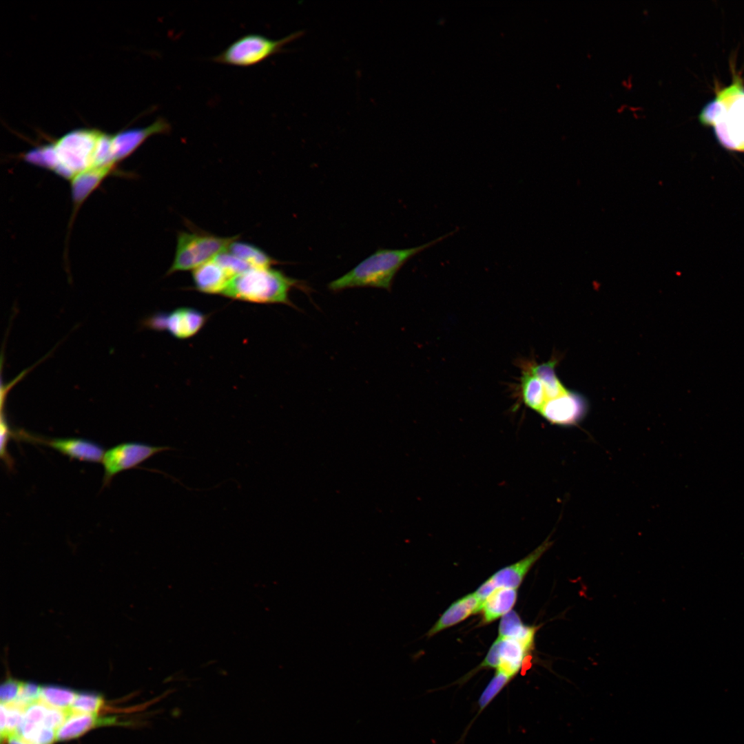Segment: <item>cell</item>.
I'll use <instances>...</instances> for the list:
<instances>
[{
	"label": "cell",
	"instance_id": "obj_4",
	"mask_svg": "<svg viewBox=\"0 0 744 744\" xmlns=\"http://www.w3.org/2000/svg\"><path fill=\"white\" fill-rule=\"evenodd\" d=\"M103 134L93 129H79L68 132L52 143L55 158L53 172L72 180L80 173L96 167Z\"/></svg>",
	"mask_w": 744,
	"mask_h": 744
},
{
	"label": "cell",
	"instance_id": "obj_19",
	"mask_svg": "<svg viewBox=\"0 0 744 744\" xmlns=\"http://www.w3.org/2000/svg\"><path fill=\"white\" fill-rule=\"evenodd\" d=\"M112 719H99L97 714L72 712L56 731L57 741H66L77 738L90 729L100 725L112 723Z\"/></svg>",
	"mask_w": 744,
	"mask_h": 744
},
{
	"label": "cell",
	"instance_id": "obj_3",
	"mask_svg": "<svg viewBox=\"0 0 744 744\" xmlns=\"http://www.w3.org/2000/svg\"><path fill=\"white\" fill-rule=\"evenodd\" d=\"M700 118L705 124L713 126L724 147L744 151V87L738 79L717 92Z\"/></svg>",
	"mask_w": 744,
	"mask_h": 744
},
{
	"label": "cell",
	"instance_id": "obj_13",
	"mask_svg": "<svg viewBox=\"0 0 744 744\" xmlns=\"http://www.w3.org/2000/svg\"><path fill=\"white\" fill-rule=\"evenodd\" d=\"M493 644L499 659L495 672L511 681L520 672L530 652L514 638L498 637Z\"/></svg>",
	"mask_w": 744,
	"mask_h": 744
},
{
	"label": "cell",
	"instance_id": "obj_25",
	"mask_svg": "<svg viewBox=\"0 0 744 744\" xmlns=\"http://www.w3.org/2000/svg\"><path fill=\"white\" fill-rule=\"evenodd\" d=\"M103 704L101 696L91 693H77L70 708L76 713L96 714Z\"/></svg>",
	"mask_w": 744,
	"mask_h": 744
},
{
	"label": "cell",
	"instance_id": "obj_7",
	"mask_svg": "<svg viewBox=\"0 0 744 744\" xmlns=\"http://www.w3.org/2000/svg\"><path fill=\"white\" fill-rule=\"evenodd\" d=\"M174 449L168 446H153L141 442H125L114 446L105 453L102 460L103 486L108 485L119 473L136 468L155 455Z\"/></svg>",
	"mask_w": 744,
	"mask_h": 744
},
{
	"label": "cell",
	"instance_id": "obj_20",
	"mask_svg": "<svg viewBox=\"0 0 744 744\" xmlns=\"http://www.w3.org/2000/svg\"><path fill=\"white\" fill-rule=\"evenodd\" d=\"M538 627L526 626L519 614L510 610L504 614L499 625V637L514 638L532 651L535 646V637Z\"/></svg>",
	"mask_w": 744,
	"mask_h": 744
},
{
	"label": "cell",
	"instance_id": "obj_9",
	"mask_svg": "<svg viewBox=\"0 0 744 744\" xmlns=\"http://www.w3.org/2000/svg\"><path fill=\"white\" fill-rule=\"evenodd\" d=\"M588 409V402L583 396L567 391L556 397L548 399L539 413L552 424L569 426L581 422Z\"/></svg>",
	"mask_w": 744,
	"mask_h": 744
},
{
	"label": "cell",
	"instance_id": "obj_2",
	"mask_svg": "<svg viewBox=\"0 0 744 744\" xmlns=\"http://www.w3.org/2000/svg\"><path fill=\"white\" fill-rule=\"evenodd\" d=\"M300 287H303L301 281L271 267L251 268L232 278L221 295L253 303L292 306L289 293Z\"/></svg>",
	"mask_w": 744,
	"mask_h": 744
},
{
	"label": "cell",
	"instance_id": "obj_18",
	"mask_svg": "<svg viewBox=\"0 0 744 744\" xmlns=\"http://www.w3.org/2000/svg\"><path fill=\"white\" fill-rule=\"evenodd\" d=\"M521 369L522 375L520 391L524 403L539 413L547 400L544 384L532 371L530 361H523L521 363Z\"/></svg>",
	"mask_w": 744,
	"mask_h": 744
},
{
	"label": "cell",
	"instance_id": "obj_5",
	"mask_svg": "<svg viewBox=\"0 0 744 744\" xmlns=\"http://www.w3.org/2000/svg\"><path fill=\"white\" fill-rule=\"evenodd\" d=\"M238 238L218 236L191 225L188 230L178 232L174 260L166 274L193 271L227 250Z\"/></svg>",
	"mask_w": 744,
	"mask_h": 744
},
{
	"label": "cell",
	"instance_id": "obj_21",
	"mask_svg": "<svg viewBox=\"0 0 744 744\" xmlns=\"http://www.w3.org/2000/svg\"><path fill=\"white\" fill-rule=\"evenodd\" d=\"M227 251L245 262L251 268L271 267L279 262L258 247L238 241V239L230 244Z\"/></svg>",
	"mask_w": 744,
	"mask_h": 744
},
{
	"label": "cell",
	"instance_id": "obj_26",
	"mask_svg": "<svg viewBox=\"0 0 744 744\" xmlns=\"http://www.w3.org/2000/svg\"><path fill=\"white\" fill-rule=\"evenodd\" d=\"M214 260L231 278L251 268L245 262L227 250L218 254Z\"/></svg>",
	"mask_w": 744,
	"mask_h": 744
},
{
	"label": "cell",
	"instance_id": "obj_17",
	"mask_svg": "<svg viewBox=\"0 0 744 744\" xmlns=\"http://www.w3.org/2000/svg\"><path fill=\"white\" fill-rule=\"evenodd\" d=\"M517 598V589L497 588L484 601L481 610L482 624L490 623L512 610Z\"/></svg>",
	"mask_w": 744,
	"mask_h": 744
},
{
	"label": "cell",
	"instance_id": "obj_8",
	"mask_svg": "<svg viewBox=\"0 0 744 744\" xmlns=\"http://www.w3.org/2000/svg\"><path fill=\"white\" fill-rule=\"evenodd\" d=\"M207 319V316L198 309L180 307L169 313L155 314L145 320V325L154 330L166 331L182 340L196 335Z\"/></svg>",
	"mask_w": 744,
	"mask_h": 744
},
{
	"label": "cell",
	"instance_id": "obj_12",
	"mask_svg": "<svg viewBox=\"0 0 744 744\" xmlns=\"http://www.w3.org/2000/svg\"><path fill=\"white\" fill-rule=\"evenodd\" d=\"M551 544L552 542L546 539L526 557L500 569L485 581V583L491 591L502 587L517 589L532 566Z\"/></svg>",
	"mask_w": 744,
	"mask_h": 744
},
{
	"label": "cell",
	"instance_id": "obj_11",
	"mask_svg": "<svg viewBox=\"0 0 744 744\" xmlns=\"http://www.w3.org/2000/svg\"><path fill=\"white\" fill-rule=\"evenodd\" d=\"M23 435L28 437L29 440L45 444L72 459L92 463L102 462L105 453L102 446L83 438L41 439L26 434Z\"/></svg>",
	"mask_w": 744,
	"mask_h": 744
},
{
	"label": "cell",
	"instance_id": "obj_22",
	"mask_svg": "<svg viewBox=\"0 0 744 744\" xmlns=\"http://www.w3.org/2000/svg\"><path fill=\"white\" fill-rule=\"evenodd\" d=\"M556 364V358L540 364L533 361L530 362L532 371L544 384L547 400L556 397L568 391L557 376L555 369Z\"/></svg>",
	"mask_w": 744,
	"mask_h": 744
},
{
	"label": "cell",
	"instance_id": "obj_16",
	"mask_svg": "<svg viewBox=\"0 0 744 744\" xmlns=\"http://www.w3.org/2000/svg\"><path fill=\"white\" fill-rule=\"evenodd\" d=\"M195 289L207 294H222L231 278L214 259L192 271Z\"/></svg>",
	"mask_w": 744,
	"mask_h": 744
},
{
	"label": "cell",
	"instance_id": "obj_24",
	"mask_svg": "<svg viewBox=\"0 0 744 744\" xmlns=\"http://www.w3.org/2000/svg\"><path fill=\"white\" fill-rule=\"evenodd\" d=\"M510 681L505 676L499 673H495V675L486 685L478 700L479 710L475 718L481 714V712L490 703V702H492Z\"/></svg>",
	"mask_w": 744,
	"mask_h": 744
},
{
	"label": "cell",
	"instance_id": "obj_10",
	"mask_svg": "<svg viewBox=\"0 0 744 744\" xmlns=\"http://www.w3.org/2000/svg\"><path fill=\"white\" fill-rule=\"evenodd\" d=\"M170 123L163 117L145 127L133 128L112 136V153L114 161L117 163L131 155L148 138L156 134H169Z\"/></svg>",
	"mask_w": 744,
	"mask_h": 744
},
{
	"label": "cell",
	"instance_id": "obj_14",
	"mask_svg": "<svg viewBox=\"0 0 744 744\" xmlns=\"http://www.w3.org/2000/svg\"><path fill=\"white\" fill-rule=\"evenodd\" d=\"M115 168L116 165H112L95 167L80 173L71 180L73 218L83 202Z\"/></svg>",
	"mask_w": 744,
	"mask_h": 744
},
{
	"label": "cell",
	"instance_id": "obj_6",
	"mask_svg": "<svg viewBox=\"0 0 744 744\" xmlns=\"http://www.w3.org/2000/svg\"><path fill=\"white\" fill-rule=\"evenodd\" d=\"M302 33L296 32L278 40L259 34H247L234 41L211 60L237 67L253 66L281 52L287 43L298 38Z\"/></svg>",
	"mask_w": 744,
	"mask_h": 744
},
{
	"label": "cell",
	"instance_id": "obj_1",
	"mask_svg": "<svg viewBox=\"0 0 744 744\" xmlns=\"http://www.w3.org/2000/svg\"><path fill=\"white\" fill-rule=\"evenodd\" d=\"M451 231L419 246L401 249H378L343 276L330 282L328 288L340 291L355 287H374L390 291L401 267L419 253L453 236Z\"/></svg>",
	"mask_w": 744,
	"mask_h": 744
},
{
	"label": "cell",
	"instance_id": "obj_29",
	"mask_svg": "<svg viewBox=\"0 0 744 744\" xmlns=\"http://www.w3.org/2000/svg\"><path fill=\"white\" fill-rule=\"evenodd\" d=\"M70 712L69 710L48 707L42 724L56 731L63 725Z\"/></svg>",
	"mask_w": 744,
	"mask_h": 744
},
{
	"label": "cell",
	"instance_id": "obj_31",
	"mask_svg": "<svg viewBox=\"0 0 744 744\" xmlns=\"http://www.w3.org/2000/svg\"><path fill=\"white\" fill-rule=\"evenodd\" d=\"M1 445H0V455L1 458L4 461L7 466H11L12 461L8 451V444L11 438L12 432L7 422L6 418L3 414H1Z\"/></svg>",
	"mask_w": 744,
	"mask_h": 744
},
{
	"label": "cell",
	"instance_id": "obj_23",
	"mask_svg": "<svg viewBox=\"0 0 744 744\" xmlns=\"http://www.w3.org/2000/svg\"><path fill=\"white\" fill-rule=\"evenodd\" d=\"M74 691L54 685L43 686L40 701L47 706L63 710H70L76 698Z\"/></svg>",
	"mask_w": 744,
	"mask_h": 744
},
{
	"label": "cell",
	"instance_id": "obj_28",
	"mask_svg": "<svg viewBox=\"0 0 744 744\" xmlns=\"http://www.w3.org/2000/svg\"><path fill=\"white\" fill-rule=\"evenodd\" d=\"M21 682L13 679L4 681L0 688L1 703L10 704L16 701L20 692Z\"/></svg>",
	"mask_w": 744,
	"mask_h": 744
},
{
	"label": "cell",
	"instance_id": "obj_15",
	"mask_svg": "<svg viewBox=\"0 0 744 744\" xmlns=\"http://www.w3.org/2000/svg\"><path fill=\"white\" fill-rule=\"evenodd\" d=\"M482 603V601L475 592L455 601L440 616L426 633V636L431 637L446 628L460 623L469 616L479 612Z\"/></svg>",
	"mask_w": 744,
	"mask_h": 744
},
{
	"label": "cell",
	"instance_id": "obj_27",
	"mask_svg": "<svg viewBox=\"0 0 744 744\" xmlns=\"http://www.w3.org/2000/svg\"><path fill=\"white\" fill-rule=\"evenodd\" d=\"M41 687L31 683H22L19 694L14 703L25 709L27 706L40 701Z\"/></svg>",
	"mask_w": 744,
	"mask_h": 744
},
{
	"label": "cell",
	"instance_id": "obj_32",
	"mask_svg": "<svg viewBox=\"0 0 744 744\" xmlns=\"http://www.w3.org/2000/svg\"><path fill=\"white\" fill-rule=\"evenodd\" d=\"M8 744H32L17 735L11 736L8 738Z\"/></svg>",
	"mask_w": 744,
	"mask_h": 744
},
{
	"label": "cell",
	"instance_id": "obj_30",
	"mask_svg": "<svg viewBox=\"0 0 744 744\" xmlns=\"http://www.w3.org/2000/svg\"><path fill=\"white\" fill-rule=\"evenodd\" d=\"M48 706L41 701L27 706L23 711V721L33 723L42 724Z\"/></svg>",
	"mask_w": 744,
	"mask_h": 744
}]
</instances>
